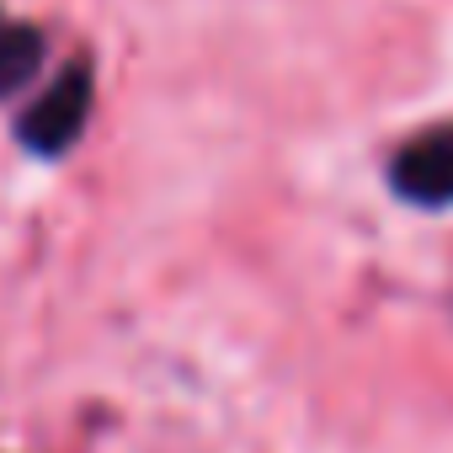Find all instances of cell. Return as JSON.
Wrapping results in <instances>:
<instances>
[{
    "mask_svg": "<svg viewBox=\"0 0 453 453\" xmlns=\"http://www.w3.org/2000/svg\"><path fill=\"white\" fill-rule=\"evenodd\" d=\"M86 118H91V65L81 59L33 102V112L22 118L17 134L33 155H65L86 134Z\"/></svg>",
    "mask_w": 453,
    "mask_h": 453,
    "instance_id": "cell-1",
    "label": "cell"
},
{
    "mask_svg": "<svg viewBox=\"0 0 453 453\" xmlns=\"http://www.w3.org/2000/svg\"><path fill=\"white\" fill-rule=\"evenodd\" d=\"M389 187L416 208H448L453 203V123L426 128L411 144H400V155L389 160Z\"/></svg>",
    "mask_w": 453,
    "mask_h": 453,
    "instance_id": "cell-2",
    "label": "cell"
},
{
    "mask_svg": "<svg viewBox=\"0 0 453 453\" xmlns=\"http://www.w3.org/2000/svg\"><path fill=\"white\" fill-rule=\"evenodd\" d=\"M43 33L33 22H0V96H12L17 86H27L43 65Z\"/></svg>",
    "mask_w": 453,
    "mask_h": 453,
    "instance_id": "cell-3",
    "label": "cell"
}]
</instances>
